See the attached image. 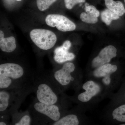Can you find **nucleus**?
Wrapping results in <instances>:
<instances>
[{
    "instance_id": "1",
    "label": "nucleus",
    "mask_w": 125,
    "mask_h": 125,
    "mask_svg": "<svg viewBox=\"0 0 125 125\" xmlns=\"http://www.w3.org/2000/svg\"><path fill=\"white\" fill-rule=\"evenodd\" d=\"M0 121L9 125V120L20 106L27 96L33 91V85L0 90Z\"/></svg>"
},
{
    "instance_id": "2",
    "label": "nucleus",
    "mask_w": 125,
    "mask_h": 125,
    "mask_svg": "<svg viewBox=\"0 0 125 125\" xmlns=\"http://www.w3.org/2000/svg\"><path fill=\"white\" fill-rule=\"evenodd\" d=\"M33 73L22 65L15 62L0 64V89L20 88L29 85Z\"/></svg>"
},
{
    "instance_id": "3",
    "label": "nucleus",
    "mask_w": 125,
    "mask_h": 125,
    "mask_svg": "<svg viewBox=\"0 0 125 125\" xmlns=\"http://www.w3.org/2000/svg\"><path fill=\"white\" fill-rule=\"evenodd\" d=\"M32 83L37 101L45 104L59 105L61 90L52 79L49 72L38 70L33 73Z\"/></svg>"
},
{
    "instance_id": "4",
    "label": "nucleus",
    "mask_w": 125,
    "mask_h": 125,
    "mask_svg": "<svg viewBox=\"0 0 125 125\" xmlns=\"http://www.w3.org/2000/svg\"><path fill=\"white\" fill-rule=\"evenodd\" d=\"M29 110L33 118V123L37 125H52L62 117L60 105L45 104L36 98Z\"/></svg>"
},
{
    "instance_id": "5",
    "label": "nucleus",
    "mask_w": 125,
    "mask_h": 125,
    "mask_svg": "<svg viewBox=\"0 0 125 125\" xmlns=\"http://www.w3.org/2000/svg\"><path fill=\"white\" fill-rule=\"evenodd\" d=\"M75 65L73 62L64 63L62 67L54 69L49 72L50 75L59 89L65 88L74 80L73 76L75 71Z\"/></svg>"
},
{
    "instance_id": "6",
    "label": "nucleus",
    "mask_w": 125,
    "mask_h": 125,
    "mask_svg": "<svg viewBox=\"0 0 125 125\" xmlns=\"http://www.w3.org/2000/svg\"><path fill=\"white\" fill-rule=\"evenodd\" d=\"M30 36L35 45L43 51H48L52 48L57 40L56 34L48 30L33 29L30 32Z\"/></svg>"
},
{
    "instance_id": "7",
    "label": "nucleus",
    "mask_w": 125,
    "mask_h": 125,
    "mask_svg": "<svg viewBox=\"0 0 125 125\" xmlns=\"http://www.w3.org/2000/svg\"><path fill=\"white\" fill-rule=\"evenodd\" d=\"M45 21L49 27H56L62 32L74 31L76 28L74 23L67 17L57 14L48 15L46 18Z\"/></svg>"
},
{
    "instance_id": "8",
    "label": "nucleus",
    "mask_w": 125,
    "mask_h": 125,
    "mask_svg": "<svg viewBox=\"0 0 125 125\" xmlns=\"http://www.w3.org/2000/svg\"><path fill=\"white\" fill-rule=\"evenodd\" d=\"M117 50L112 45H109L102 49L97 56L92 62L93 68H97L105 64L109 63L113 58L117 56Z\"/></svg>"
},
{
    "instance_id": "9",
    "label": "nucleus",
    "mask_w": 125,
    "mask_h": 125,
    "mask_svg": "<svg viewBox=\"0 0 125 125\" xmlns=\"http://www.w3.org/2000/svg\"><path fill=\"white\" fill-rule=\"evenodd\" d=\"M83 88L85 90V92L79 94L77 98L79 101L83 103L90 101L101 90L100 86L92 80L88 81L84 83L83 84Z\"/></svg>"
},
{
    "instance_id": "10",
    "label": "nucleus",
    "mask_w": 125,
    "mask_h": 125,
    "mask_svg": "<svg viewBox=\"0 0 125 125\" xmlns=\"http://www.w3.org/2000/svg\"><path fill=\"white\" fill-rule=\"evenodd\" d=\"M70 48L64 44L54 49V60L57 63L62 64L73 60L75 56L73 53L69 52Z\"/></svg>"
},
{
    "instance_id": "11",
    "label": "nucleus",
    "mask_w": 125,
    "mask_h": 125,
    "mask_svg": "<svg viewBox=\"0 0 125 125\" xmlns=\"http://www.w3.org/2000/svg\"><path fill=\"white\" fill-rule=\"evenodd\" d=\"M11 117L13 125H30L32 124V119L29 110L22 112L17 111Z\"/></svg>"
},
{
    "instance_id": "12",
    "label": "nucleus",
    "mask_w": 125,
    "mask_h": 125,
    "mask_svg": "<svg viewBox=\"0 0 125 125\" xmlns=\"http://www.w3.org/2000/svg\"><path fill=\"white\" fill-rule=\"evenodd\" d=\"M117 70L118 67L116 65L107 63L96 68L94 71L93 75L97 78L104 77L115 73Z\"/></svg>"
},
{
    "instance_id": "13",
    "label": "nucleus",
    "mask_w": 125,
    "mask_h": 125,
    "mask_svg": "<svg viewBox=\"0 0 125 125\" xmlns=\"http://www.w3.org/2000/svg\"><path fill=\"white\" fill-rule=\"evenodd\" d=\"M16 47L15 38L13 36L0 39V48L2 52L11 53Z\"/></svg>"
},
{
    "instance_id": "14",
    "label": "nucleus",
    "mask_w": 125,
    "mask_h": 125,
    "mask_svg": "<svg viewBox=\"0 0 125 125\" xmlns=\"http://www.w3.org/2000/svg\"><path fill=\"white\" fill-rule=\"evenodd\" d=\"M105 5L107 9L119 16H122L125 13V9L121 1L113 0H105Z\"/></svg>"
},
{
    "instance_id": "15",
    "label": "nucleus",
    "mask_w": 125,
    "mask_h": 125,
    "mask_svg": "<svg viewBox=\"0 0 125 125\" xmlns=\"http://www.w3.org/2000/svg\"><path fill=\"white\" fill-rule=\"evenodd\" d=\"M79 120L78 116L74 114H71L62 117L60 120L52 124V125H78Z\"/></svg>"
},
{
    "instance_id": "16",
    "label": "nucleus",
    "mask_w": 125,
    "mask_h": 125,
    "mask_svg": "<svg viewBox=\"0 0 125 125\" xmlns=\"http://www.w3.org/2000/svg\"><path fill=\"white\" fill-rule=\"evenodd\" d=\"M119 16L108 9L104 10L101 13V19L103 22L107 25L111 24L113 20L118 19L120 18Z\"/></svg>"
},
{
    "instance_id": "17",
    "label": "nucleus",
    "mask_w": 125,
    "mask_h": 125,
    "mask_svg": "<svg viewBox=\"0 0 125 125\" xmlns=\"http://www.w3.org/2000/svg\"><path fill=\"white\" fill-rule=\"evenodd\" d=\"M113 119L121 123H125V102L114 109L112 113Z\"/></svg>"
},
{
    "instance_id": "18",
    "label": "nucleus",
    "mask_w": 125,
    "mask_h": 125,
    "mask_svg": "<svg viewBox=\"0 0 125 125\" xmlns=\"http://www.w3.org/2000/svg\"><path fill=\"white\" fill-rule=\"evenodd\" d=\"M57 0H37L38 8L40 11L46 10Z\"/></svg>"
},
{
    "instance_id": "19",
    "label": "nucleus",
    "mask_w": 125,
    "mask_h": 125,
    "mask_svg": "<svg viewBox=\"0 0 125 125\" xmlns=\"http://www.w3.org/2000/svg\"><path fill=\"white\" fill-rule=\"evenodd\" d=\"M80 18L82 21L87 23L95 24L98 21V18L93 16L86 12L81 13Z\"/></svg>"
},
{
    "instance_id": "20",
    "label": "nucleus",
    "mask_w": 125,
    "mask_h": 125,
    "mask_svg": "<svg viewBox=\"0 0 125 125\" xmlns=\"http://www.w3.org/2000/svg\"><path fill=\"white\" fill-rule=\"evenodd\" d=\"M85 0H64L65 7L69 10H71L77 4L85 2Z\"/></svg>"
},
{
    "instance_id": "21",
    "label": "nucleus",
    "mask_w": 125,
    "mask_h": 125,
    "mask_svg": "<svg viewBox=\"0 0 125 125\" xmlns=\"http://www.w3.org/2000/svg\"><path fill=\"white\" fill-rule=\"evenodd\" d=\"M85 10L87 13L94 17L98 18L100 15L99 11L94 6L89 5L86 6Z\"/></svg>"
},
{
    "instance_id": "22",
    "label": "nucleus",
    "mask_w": 125,
    "mask_h": 125,
    "mask_svg": "<svg viewBox=\"0 0 125 125\" xmlns=\"http://www.w3.org/2000/svg\"><path fill=\"white\" fill-rule=\"evenodd\" d=\"M102 81L105 85H109L111 82V79L110 75H108L104 77Z\"/></svg>"
},
{
    "instance_id": "23",
    "label": "nucleus",
    "mask_w": 125,
    "mask_h": 125,
    "mask_svg": "<svg viewBox=\"0 0 125 125\" xmlns=\"http://www.w3.org/2000/svg\"><path fill=\"white\" fill-rule=\"evenodd\" d=\"M122 99H121L122 100L123 102H124V103L125 102V81L124 83V86L122 89Z\"/></svg>"
},
{
    "instance_id": "24",
    "label": "nucleus",
    "mask_w": 125,
    "mask_h": 125,
    "mask_svg": "<svg viewBox=\"0 0 125 125\" xmlns=\"http://www.w3.org/2000/svg\"><path fill=\"white\" fill-rule=\"evenodd\" d=\"M4 38V34L3 31L0 30V39Z\"/></svg>"
},
{
    "instance_id": "25",
    "label": "nucleus",
    "mask_w": 125,
    "mask_h": 125,
    "mask_svg": "<svg viewBox=\"0 0 125 125\" xmlns=\"http://www.w3.org/2000/svg\"><path fill=\"white\" fill-rule=\"evenodd\" d=\"M7 125V123H5L4 122L0 121V125Z\"/></svg>"
},
{
    "instance_id": "26",
    "label": "nucleus",
    "mask_w": 125,
    "mask_h": 125,
    "mask_svg": "<svg viewBox=\"0 0 125 125\" xmlns=\"http://www.w3.org/2000/svg\"><path fill=\"white\" fill-rule=\"evenodd\" d=\"M16 1H21L22 0H16Z\"/></svg>"
},
{
    "instance_id": "27",
    "label": "nucleus",
    "mask_w": 125,
    "mask_h": 125,
    "mask_svg": "<svg viewBox=\"0 0 125 125\" xmlns=\"http://www.w3.org/2000/svg\"><path fill=\"white\" fill-rule=\"evenodd\" d=\"M124 2H125V0H124Z\"/></svg>"
}]
</instances>
